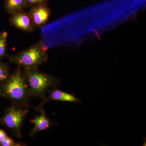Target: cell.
I'll use <instances>...</instances> for the list:
<instances>
[{
    "instance_id": "obj_9",
    "label": "cell",
    "mask_w": 146,
    "mask_h": 146,
    "mask_svg": "<svg viewBox=\"0 0 146 146\" xmlns=\"http://www.w3.org/2000/svg\"><path fill=\"white\" fill-rule=\"evenodd\" d=\"M4 7L11 15L26 8V0H5Z\"/></svg>"
},
{
    "instance_id": "obj_1",
    "label": "cell",
    "mask_w": 146,
    "mask_h": 146,
    "mask_svg": "<svg viewBox=\"0 0 146 146\" xmlns=\"http://www.w3.org/2000/svg\"><path fill=\"white\" fill-rule=\"evenodd\" d=\"M0 96L10 100L13 103L29 106V88L22 70L18 66L8 78L0 84Z\"/></svg>"
},
{
    "instance_id": "obj_5",
    "label": "cell",
    "mask_w": 146,
    "mask_h": 146,
    "mask_svg": "<svg viewBox=\"0 0 146 146\" xmlns=\"http://www.w3.org/2000/svg\"><path fill=\"white\" fill-rule=\"evenodd\" d=\"M9 22L11 25L28 33L36 29L29 12L24 10L11 14Z\"/></svg>"
},
{
    "instance_id": "obj_10",
    "label": "cell",
    "mask_w": 146,
    "mask_h": 146,
    "mask_svg": "<svg viewBox=\"0 0 146 146\" xmlns=\"http://www.w3.org/2000/svg\"><path fill=\"white\" fill-rule=\"evenodd\" d=\"M8 35V33L6 31L0 32V60H1L3 58H8L9 56L7 44Z\"/></svg>"
},
{
    "instance_id": "obj_11",
    "label": "cell",
    "mask_w": 146,
    "mask_h": 146,
    "mask_svg": "<svg viewBox=\"0 0 146 146\" xmlns=\"http://www.w3.org/2000/svg\"><path fill=\"white\" fill-rule=\"evenodd\" d=\"M11 73L9 65L0 60V84L5 81Z\"/></svg>"
},
{
    "instance_id": "obj_7",
    "label": "cell",
    "mask_w": 146,
    "mask_h": 146,
    "mask_svg": "<svg viewBox=\"0 0 146 146\" xmlns=\"http://www.w3.org/2000/svg\"><path fill=\"white\" fill-rule=\"evenodd\" d=\"M34 108L40 114L30 120L31 122L34 124V127L30 132V136L31 138H33L39 131L47 130L52 125L56 124L47 117L42 107L36 106Z\"/></svg>"
},
{
    "instance_id": "obj_13",
    "label": "cell",
    "mask_w": 146,
    "mask_h": 146,
    "mask_svg": "<svg viewBox=\"0 0 146 146\" xmlns=\"http://www.w3.org/2000/svg\"><path fill=\"white\" fill-rule=\"evenodd\" d=\"M0 146H21V144L16 143L13 139L7 136L6 138L0 143Z\"/></svg>"
},
{
    "instance_id": "obj_4",
    "label": "cell",
    "mask_w": 146,
    "mask_h": 146,
    "mask_svg": "<svg viewBox=\"0 0 146 146\" xmlns=\"http://www.w3.org/2000/svg\"><path fill=\"white\" fill-rule=\"evenodd\" d=\"M29 112L28 106L12 103L0 118V124L10 131L14 136L21 138V128Z\"/></svg>"
},
{
    "instance_id": "obj_6",
    "label": "cell",
    "mask_w": 146,
    "mask_h": 146,
    "mask_svg": "<svg viewBox=\"0 0 146 146\" xmlns=\"http://www.w3.org/2000/svg\"><path fill=\"white\" fill-rule=\"evenodd\" d=\"M28 12L36 29L46 26L51 14V10L47 3L31 7Z\"/></svg>"
},
{
    "instance_id": "obj_8",
    "label": "cell",
    "mask_w": 146,
    "mask_h": 146,
    "mask_svg": "<svg viewBox=\"0 0 146 146\" xmlns=\"http://www.w3.org/2000/svg\"><path fill=\"white\" fill-rule=\"evenodd\" d=\"M48 96L46 97L42 103L37 107H42L44 104L52 101H58L60 102H68L74 103H81V101L79 98L74 94H70L64 91H60L55 88L48 91Z\"/></svg>"
},
{
    "instance_id": "obj_3",
    "label": "cell",
    "mask_w": 146,
    "mask_h": 146,
    "mask_svg": "<svg viewBox=\"0 0 146 146\" xmlns=\"http://www.w3.org/2000/svg\"><path fill=\"white\" fill-rule=\"evenodd\" d=\"M11 63L23 67L24 69H38L48 59L47 50L42 40H39L27 49L13 55L9 56Z\"/></svg>"
},
{
    "instance_id": "obj_2",
    "label": "cell",
    "mask_w": 146,
    "mask_h": 146,
    "mask_svg": "<svg viewBox=\"0 0 146 146\" xmlns=\"http://www.w3.org/2000/svg\"><path fill=\"white\" fill-rule=\"evenodd\" d=\"M23 72L28 86L30 98L44 99L50 88H55L60 83L56 77L41 72L38 69H24Z\"/></svg>"
},
{
    "instance_id": "obj_12",
    "label": "cell",
    "mask_w": 146,
    "mask_h": 146,
    "mask_svg": "<svg viewBox=\"0 0 146 146\" xmlns=\"http://www.w3.org/2000/svg\"><path fill=\"white\" fill-rule=\"evenodd\" d=\"M26 8H29L33 6L46 4L48 0H26Z\"/></svg>"
},
{
    "instance_id": "obj_14",
    "label": "cell",
    "mask_w": 146,
    "mask_h": 146,
    "mask_svg": "<svg viewBox=\"0 0 146 146\" xmlns=\"http://www.w3.org/2000/svg\"><path fill=\"white\" fill-rule=\"evenodd\" d=\"M7 136V134L4 131L0 129V143L3 141Z\"/></svg>"
}]
</instances>
